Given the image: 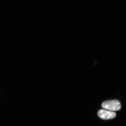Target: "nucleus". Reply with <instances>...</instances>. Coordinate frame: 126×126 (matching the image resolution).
Wrapping results in <instances>:
<instances>
[{"label": "nucleus", "instance_id": "1", "mask_svg": "<svg viewBox=\"0 0 126 126\" xmlns=\"http://www.w3.org/2000/svg\"><path fill=\"white\" fill-rule=\"evenodd\" d=\"M102 106L104 109L111 111H118L121 107L120 102L117 100L106 101L103 103Z\"/></svg>", "mask_w": 126, "mask_h": 126}, {"label": "nucleus", "instance_id": "2", "mask_svg": "<svg viewBox=\"0 0 126 126\" xmlns=\"http://www.w3.org/2000/svg\"><path fill=\"white\" fill-rule=\"evenodd\" d=\"M98 117L104 120L112 119L116 116V114L114 112L108 110H99L98 112Z\"/></svg>", "mask_w": 126, "mask_h": 126}]
</instances>
